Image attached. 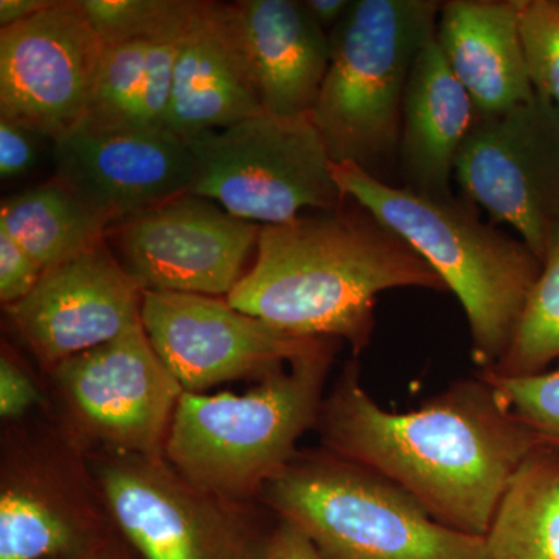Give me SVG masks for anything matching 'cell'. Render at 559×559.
Segmentation results:
<instances>
[{"mask_svg": "<svg viewBox=\"0 0 559 559\" xmlns=\"http://www.w3.org/2000/svg\"><path fill=\"white\" fill-rule=\"evenodd\" d=\"M316 429L323 450L385 477L440 524L480 538L525 460L546 447L479 374L399 414L364 389L356 359L326 393Z\"/></svg>", "mask_w": 559, "mask_h": 559, "instance_id": "1", "label": "cell"}, {"mask_svg": "<svg viewBox=\"0 0 559 559\" xmlns=\"http://www.w3.org/2000/svg\"><path fill=\"white\" fill-rule=\"evenodd\" d=\"M448 293L443 280L369 210L340 209L261 226L255 261L226 297L288 333L370 347L374 305L390 289Z\"/></svg>", "mask_w": 559, "mask_h": 559, "instance_id": "2", "label": "cell"}, {"mask_svg": "<svg viewBox=\"0 0 559 559\" xmlns=\"http://www.w3.org/2000/svg\"><path fill=\"white\" fill-rule=\"evenodd\" d=\"M342 193L403 238L457 297L480 371L492 369L538 280L543 261L524 241L485 223L465 198H433L382 182L358 165L333 164Z\"/></svg>", "mask_w": 559, "mask_h": 559, "instance_id": "3", "label": "cell"}, {"mask_svg": "<svg viewBox=\"0 0 559 559\" xmlns=\"http://www.w3.org/2000/svg\"><path fill=\"white\" fill-rule=\"evenodd\" d=\"M336 341H326L242 395L183 392L165 460L191 484L219 498H260L299 454L325 400Z\"/></svg>", "mask_w": 559, "mask_h": 559, "instance_id": "4", "label": "cell"}, {"mask_svg": "<svg viewBox=\"0 0 559 559\" xmlns=\"http://www.w3.org/2000/svg\"><path fill=\"white\" fill-rule=\"evenodd\" d=\"M440 9L437 0H352L330 32V66L311 112L333 164L392 183L404 92Z\"/></svg>", "mask_w": 559, "mask_h": 559, "instance_id": "5", "label": "cell"}, {"mask_svg": "<svg viewBox=\"0 0 559 559\" xmlns=\"http://www.w3.org/2000/svg\"><path fill=\"white\" fill-rule=\"evenodd\" d=\"M322 559H487L395 484L330 451L299 452L260 496Z\"/></svg>", "mask_w": 559, "mask_h": 559, "instance_id": "6", "label": "cell"}, {"mask_svg": "<svg viewBox=\"0 0 559 559\" xmlns=\"http://www.w3.org/2000/svg\"><path fill=\"white\" fill-rule=\"evenodd\" d=\"M194 157L190 194L250 223H288L305 210L340 209L347 197L331 173L311 116L263 112L187 140Z\"/></svg>", "mask_w": 559, "mask_h": 559, "instance_id": "7", "label": "cell"}, {"mask_svg": "<svg viewBox=\"0 0 559 559\" xmlns=\"http://www.w3.org/2000/svg\"><path fill=\"white\" fill-rule=\"evenodd\" d=\"M55 425L87 459L165 457L186 390L153 348L142 322L49 371Z\"/></svg>", "mask_w": 559, "mask_h": 559, "instance_id": "8", "label": "cell"}, {"mask_svg": "<svg viewBox=\"0 0 559 559\" xmlns=\"http://www.w3.org/2000/svg\"><path fill=\"white\" fill-rule=\"evenodd\" d=\"M91 460L117 532L142 559H261V532L248 502L219 498L180 476L165 457Z\"/></svg>", "mask_w": 559, "mask_h": 559, "instance_id": "9", "label": "cell"}, {"mask_svg": "<svg viewBox=\"0 0 559 559\" xmlns=\"http://www.w3.org/2000/svg\"><path fill=\"white\" fill-rule=\"evenodd\" d=\"M91 460L57 425H10L0 462V559H50L112 532Z\"/></svg>", "mask_w": 559, "mask_h": 559, "instance_id": "10", "label": "cell"}, {"mask_svg": "<svg viewBox=\"0 0 559 559\" xmlns=\"http://www.w3.org/2000/svg\"><path fill=\"white\" fill-rule=\"evenodd\" d=\"M463 198L507 224L540 261L559 231V114L535 94L477 116L455 160Z\"/></svg>", "mask_w": 559, "mask_h": 559, "instance_id": "11", "label": "cell"}, {"mask_svg": "<svg viewBox=\"0 0 559 559\" xmlns=\"http://www.w3.org/2000/svg\"><path fill=\"white\" fill-rule=\"evenodd\" d=\"M260 229L216 202L187 193L114 224L106 241L143 293L226 299L245 275Z\"/></svg>", "mask_w": 559, "mask_h": 559, "instance_id": "12", "label": "cell"}, {"mask_svg": "<svg viewBox=\"0 0 559 559\" xmlns=\"http://www.w3.org/2000/svg\"><path fill=\"white\" fill-rule=\"evenodd\" d=\"M140 316L157 356L190 393L263 380L331 341L280 330L224 297L146 290Z\"/></svg>", "mask_w": 559, "mask_h": 559, "instance_id": "13", "label": "cell"}, {"mask_svg": "<svg viewBox=\"0 0 559 559\" xmlns=\"http://www.w3.org/2000/svg\"><path fill=\"white\" fill-rule=\"evenodd\" d=\"M102 39L80 0L0 31V117L57 139L91 108Z\"/></svg>", "mask_w": 559, "mask_h": 559, "instance_id": "14", "label": "cell"}, {"mask_svg": "<svg viewBox=\"0 0 559 559\" xmlns=\"http://www.w3.org/2000/svg\"><path fill=\"white\" fill-rule=\"evenodd\" d=\"M55 180L110 226L190 193L194 157L168 128L84 116L53 139Z\"/></svg>", "mask_w": 559, "mask_h": 559, "instance_id": "15", "label": "cell"}, {"mask_svg": "<svg viewBox=\"0 0 559 559\" xmlns=\"http://www.w3.org/2000/svg\"><path fill=\"white\" fill-rule=\"evenodd\" d=\"M143 290L108 241L43 272L24 299L5 307L10 325L40 369L98 347L142 322Z\"/></svg>", "mask_w": 559, "mask_h": 559, "instance_id": "16", "label": "cell"}, {"mask_svg": "<svg viewBox=\"0 0 559 559\" xmlns=\"http://www.w3.org/2000/svg\"><path fill=\"white\" fill-rule=\"evenodd\" d=\"M263 112L230 3L201 2L176 61L165 127L189 140Z\"/></svg>", "mask_w": 559, "mask_h": 559, "instance_id": "17", "label": "cell"}, {"mask_svg": "<svg viewBox=\"0 0 559 559\" xmlns=\"http://www.w3.org/2000/svg\"><path fill=\"white\" fill-rule=\"evenodd\" d=\"M230 5L264 112L311 116L330 66V33L296 0Z\"/></svg>", "mask_w": 559, "mask_h": 559, "instance_id": "18", "label": "cell"}, {"mask_svg": "<svg viewBox=\"0 0 559 559\" xmlns=\"http://www.w3.org/2000/svg\"><path fill=\"white\" fill-rule=\"evenodd\" d=\"M200 5L201 0H168L153 20L102 39L86 116L128 127H165L176 61Z\"/></svg>", "mask_w": 559, "mask_h": 559, "instance_id": "19", "label": "cell"}, {"mask_svg": "<svg viewBox=\"0 0 559 559\" xmlns=\"http://www.w3.org/2000/svg\"><path fill=\"white\" fill-rule=\"evenodd\" d=\"M436 40L477 116L535 97L521 35V0L441 2Z\"/></svg>", "mask_w": 559, "mask_h": 559, "instance_id": "20", "label": "cell"}, {"mask_svg": "<svg viewBox=\"0 0 559 559\" xmlns=\"http://www.w3.org/2000/svg\"><path fill=\"white\" fill-rule=\"evenodd\" d=\"M476 119V106L451 72L433 36L415 58L404 92L401 187L433 198L452 197L455 160Z\"/></svg>", "mask_w": 559, "mask_h": 559, "instance_id": "21", "label": "cell"}, {"mask_svg": "<svg viewBox=\"0 0 559 559\" xmlns=\"http://www.w3.org/2000/svg\"><path fill=\"white\" fill-rule=\"evenodd\" d=\"M485 538L487 559H559V451L533 452L513 477Z\"/></svg>", "mask_w": 559, "mask_h": 559, "instance_id": "22", "label": "cell"}, {"mask_svg": "<svg viewBox=\"0 0 559 559\" xmlns=\"http://www.w3.org/2000/svg\"><path fill=\"white\" fill-rule=\"evenodd\" d=\"M109 224L58 180L3 198L0 230L13 238L44 271L106 241Z\"/></svg>", "mask_w": 559, "mask_h": 559, "instance_id": "23", "label": "cell"}, {"mask_svg": "<svg viewBox=\"0 0 559 559\" xmlns=\"http://www.w3.org/2000/svg\"><path fill=\"white\" fill-rule=\"evenodd\" d=\"M559 358V231L551 240L543 270L525 301L509 348L491 371L518 378L543 373Z\"/></svg>", "mask_w": 559, "mask_h": 559, "instance_id": "24", "label": "cell"}, {"mask_svg": "<svg viewBox=\"0 0 559 559\" xmlns=\"http://www.w3.org/2000/svg\"><path fill=\"white\" fill-rule=\"evenodd\" d=\"M500 406L513 415L540 443L559 451V369L530 377H498L479 371Z\"/></svg>", "mask_w": 559, "mask_h": 559, "instance_id": "25", "label": "cell"}, {"mask_svg": "<svg viewBox=\"0 0 559 559\" xmlns=\"http://www.w3.org/2000/svg\"><path fill=\"white\" fill-rule=\"evenodd\" d=\"M521 35L533 90L559 114V0H521Z\"/></svg>", "mask_w": 559, "mask_h": 559, "instance_id": "26", "label": "cell"}, {"mask_svg": "<svg viewBox=\"0 0 559 559\" xmlns=\"http://www.w3.org/2000/svg\"><path fill=\"white\" fill-rule=\"evenodd\" d=\"M43 393L31 371L3 347L0 356V417L7 425H17L43 404Z\"/></svg>", "mask_w": 559, "mask_h": 559, "instance_id": "27", "label": "cell"}, {"mask_svg": "<svg viewBox=\"0 0 559 559\" xmlns=\"http://www.w3.org/2000/svg\"><path fill=\"white\" fill-rule=\"evenodd\" d=\"M100 39L153 20L167 0H80Z\"/></svg>", "mask_w": 559, "mask_h": 559, "instance_id": "28", "label": "cell"}, {"mask_svg": "<svg viewBox=\"0 0 559 559\" xmlns=\"http://www.w3.org/2000/svg\"><path fill=\"white\" fill-rule=\"evenodd\" d=\"M43 272L38 261L0 230V301L3 308L27 297Z\"/></svg>", "mask_w": 559, "mask_h": 559, "instance_id": "29", "label": "cell"}, {"mask_svg": "<svg viewBox=\"0 0 559 559\" xmlns=\"http://www.w3.org/2000/svg\"><path fill=\"white\" fill-rule=\"evenodd\" d=\"M35 132L16 121L0 117V176L20 178L31 171L36 160Z\"/></svg>", "mask_w": 559, "mask_h": 559, "instance_id": "30", "label": "cell"}, {"mask_svg": "<svg viewBox=\"0 0 559 559\" xmlns=\"http://www.w3.org/2000/svg\"><path fill=\"white\" fill-rule=\"evenodd\" d=\"M261 559H322L310 539L299 528L280 521L277 527L271 530Z\"/></svg>", "mask_w": 559, "mask_h": 559, "instance_id": "31", "label": "cell"}, {"mask_svg": "<svg viewBox=\"0 0 559 559\" xmlns=\"http://www.w3.org/2000/svg\"><path fill=\"white\" fill-rule=\"evenodd\" d=\"M50 559H142L138 551L132 549L128 540L114 528L102 539L95 540L91 546L73 551V554L62 555V557Z\"/></svg>", "mask_w": 559, "mask_h": 559, "instance_id": "32", "label": "cell"}, {"mask_svg": "<svg viewBox=\"0 0 559 559\" xmlns=\"http://www.w3.org/2000/svg\"><path fill=\"white\" fill-rule=\"evenodd\" d=\"M352 0H307L304 2L312 20L325 32L333 31L347 13Z\"/></svg>", "mask_w": 559, "mask_h": 559, "instance_id": "33", "label": "cell"}, {"mask_svg": "<svg viewBox=\"0 0 559 559\" xmlns=\"http://www.w3.org/2000/svg\"><path fill=\"white\" fill-rule=\"evenodd\" d=\"M53 0H2L0 2V25L2 28L35 16L51 5Z\"/></svg>", "mask_w": 559, "mask_h": 559, "instance_id": "34", "label": "cell"}]
</instances>
